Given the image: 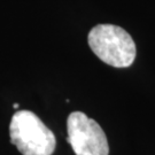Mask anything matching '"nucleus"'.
Listing matches in <instances>:
<instances>
[{"instance_id":"f03ea898","label":"nucleus","mask_w":155,"mask_h":155,"mask_svg":"<svg viewBox=\"0 0 155 155\" xmlns=\"http://www.w3.org/2000/svg\"><path fill=\"white\" fill-rule=\"evenodd\" d=\"M9 137L22 155H52L56 146L54 133L30 110H20L13 115Z\"/></svg>"},{"instance_id":"20e7f679","label":"nucleus","mask_w":155,"mask_h":155,"mask_svg":"<svg viewBox=\"0 0 155 155\" xmlns=\"http://www.w3.org/2000/svg\"><path fill=\"white\" fill-rule=\"evenodd\" d=\"M13 107H14L15 109H17V108H18V104H14V105H13Z\"/></svg>"},{"instance_id":"f257e3e1","label":"nucleus","mask_w":155,"mask_h":155,"mask_svg":"<svg viewBox=\"0 0 155 155\" xmlns=\"http://www.w3.org/2000/svg\"><path fill=\"white\" fill-rule=\"evenodd\" d=\"M89 46L101 61L115 68H127L136 59V44L130 33L114 24H98L89 32Z\"/></svg>"},{"instance_id":"7ed1b4c3","label":"nucleus","mask_w":155,"mask_h":155,"mask_svg":"<svg viewBox=\"0 0 155 155\" xmlns=\"http://www.w3.org/2000/svg\"><path fill=\"white\" fill-rule=\"evenodd\" d=\"M67 131V141L76 155H109L102 127L82 111H74L68 116Z\"/></svg>"}]
</instances>
